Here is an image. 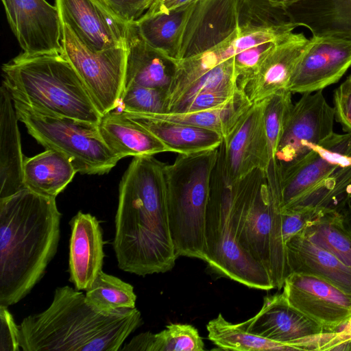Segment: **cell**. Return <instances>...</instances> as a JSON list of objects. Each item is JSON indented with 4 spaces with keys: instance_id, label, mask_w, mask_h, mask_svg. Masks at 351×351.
<instances>
[{
    "instance_id": "1",
    "label": "cell",
    "mask_w": 351,
    "mask_h": 351,
    "mask_svg": "<svg viewBox=\"0 0 351 351\" xmlns=\"http://www.w3.org/2000/svg\"><path fill=\"white\" fill-rule=\"evenodd\" d=\"M165 165L153 156H134L120 182L112 245L123 271L141 276L165 273L178 257L170 229Z\"/></svg>"
},
{
    "instance_id": "2",
    "label": "cell",
    "mask_w": 351,
    "mask_h": 351,
    "mask_svg": "<svg viewBox=\"0 0 351 351\" xmlns=\"http://www.w3.org/2000/svg\"><path fill=\"white\" fill-rule=\"evenodd\" d=\"M56 197L24 187L0 198V304L23 299L40 280L60 239Z\"/></svg>"
},
{
    "instance_id": "3",
    "label": "cell",
    "mask_w": 351,
    "mask_h": 351,
    "mask_svg": "<svg viewBox=\"0 0 351 351\" xmlns=\"http://www.w3.org/2000/svg\"><path fill=\"white\" fill-rule=\"evenodd\" d=\"M142 324L136 307L102 311L80 290L63 286L45 311L22 320L19 341L23 351H119Z\"/></svg>"
},
{
    "instance_id": "4",
    "label": "cell",
    "mask_w": 351,
    "mask_h": 351,
    "mask_svg": "<svg viewBox=\"0 0 351 351\" xmlns=\"http://www.w3.org/2000/svg\"><path fill=\"white\" fill-rule=\"evenodd\" d=\"M2 83L13 100L40 111L99 123L83 81L64 53H21L2 66Z\"/></svg>"
},
{
    "instance_id": "5",
    "label": "cell",
    "mask_w": 351,
    "mask_h": 351,
    "mask_svg": "<svg viewBox=\"0 0 351 351\" xmlns=\"http://www.w3.org/2000/svg\"><path fill=\"white\" fill-rule=\"evenodd\" d=\"M239 242L280 289L290 274L282 232V197L278 170L256 169L235 182Z\"/></svg>"
},
{
    "instance_id": "6",
    "label": "cell",
    "mask_w": 351,
    "mask_h": 351,
    "mask_svg": "<svg viewBox=\"0 0 351 351\" xmlns=\"http://www.w3.org/2000/svg\"><path fill=\"white\" fill-rule=\"evenodd\" d=\"M218 149L179 154L172 164L165 163L169 224L178 256L204 261L206 209Z\"/></svg>"
},
{
    "instance_id": "7",
    "label": "cell",
    "mask_w": 351,
    "mask_h": 351,
    "mask_svg": "<svg viewBox=\"0 0 351 351\" xmlns=\"http://www.w3.org/2000/svg\"><path fill=\"white\" fill-rule=\"evenodd\" d=\"M205 230L204 261L212 271L249 288L274 289L266 270L241 245L235 182L225 180L217 163L211 176Z\"/></svg>"
},
{
    "instance_id": "8",
    "label": "cell",
    "mask_w": 351,
    "mask_h": 351,
    "mask_svg": "<svg viewBox=\"0 0 351 351\" xmlns=\"http://www.w3.org/2000/svg\"><path fill=\"white\" fill-rule=\"evenodd\" d=\"M19 121L45 149L64 154L77 173L103 175L121 159L103 140L98 123L36 110L13 100Z\"/></svg>"
},
{
    "instance_id": "9",
    "label": "cell",
    "mask_w": 351,
    "mask_h": 351,
    "mask_svg": "<svg viewBox=\"0 0 351 351\" xmlns=\"http://www.w3.org/2000/svg\"><path fill=\"white\" fill-rule=\"evenodd\" d=\"M62 45L99 112L104 116L117 108L124 89L127 44L94 51L63 23Z\"/></svg>"
},
{
    "instance_id": "10",
    "label": "cell",
    "mask_w": 351,
    "mask_h": 351,
    "mask_svg": "<svg viewBox=\"0 0 351 351\" xmlns=\"http://www.w3.org/2000/svg\"><path fill=\"white\" fill-rule=\"evenodd\" d=\"M295 163L278 169L282 210L291 208L341 167L351 164V132L333 133Z\"/></svg>"
},
{
    "instance_id": "11",
    "label": "cell",
    "mask_w": 351,
    "mask_h": 351,
    "mask_svg": "<svg viewBox=\"0 0 351 351\" xmlns=\"http://www.w3.org/2000/svg\"><path fill=\"white\" fill-rule=\"evenodd\" d=\"M263 101L252 104L219 147L217 165L225 180L232 184L253 170L267 171L271 161L263 119Z\"/></svg>"
},
{
    "instance_id": "12",
    "label": "cell",
    "mask_w": 351,
    "mask_h": 351,
    "mask_svg": "<svg viewBox=\"0 0 351 351\" xmlns=\"http://www.w3.org/2000/svg\"><path fill=\"white\" fill-rule=\"evenodd\" d=\"M335 112L322 90L302 94L290 110L274 160L280 169L304 157L308 143L320 144L334 133Z\"/></svg>"
},
{
    "instance_id": "13",
    "label": "cell",
    "mask_w": 351,
    "mask_h": 351,
    "mask_svg": "<svg viewBox=\"0 0 351 351\" xmlns=\"http://www.w3.org/2000/svg\"><path fill=\"white\" fill-rule=\"evenodd\" d=\"M311 44L287 86L291 93H311L337 82L351 67V34L327 32Z\"/></svg>"
},
{
    "instance_id": "14",
    "label": "cell",
    "mask_w": 351,
    "mask_h": 351,
    "mask_svg": "<svg viewBox=\"0 0 351 351\" xmlns=\"http://www.w3.org/2000/svg\"><path fill=\"white\" fill-rule=\"evenodd\" d=\"M281 293L288 304L321 325L326 332L338 330L351 317V293L319 277L291 273Z\"/></svg>"
},
{
    "instance_id": "15",
    "label": "cell",
    "mask_w": 351,
    "mask_h": 351,
    "mask_svg": "<svg viewBox=\"0 0 351 351\" xmlns=\"http://www.w3.org/2000/svg\"><path fill=\"white\" fill-rule=\"evenodd\" d=\"M238 29V0H195L182 24L177 60L215 49Z\"/></svg>"
},
{
    "instance_id": "16",
    "label": "cell",
    "mask_w": 351,
    "mask_h": 351,
    "mask_svg": "<svg viewBox=\"0 0 351 351\" xmlns=\"http://www.w3.org/2000/svg\"><path fill=\"white\" fill-rule=\"evenodd\" d=\"M23 52L63 53V24L57 7L45 0H1Z\"/></svg>"
},
{
    "instance_id": "17",
    "label": "cell",
    "mask_w": 351,
    "mask_h": 351,
    "mask_svg": "<svg viewBox=\"0 0 351 351\" xmlns=\"http://www.w3.org/2000/svg\"><path fill=\"white\" fill-rule=\"evenodd\" d=\"M311 41L302 32H292L271 47L250 75L237 80L239 88L252 104L287 88Z\"/></svg>"
},
{
    "instance_id": "18",
    "label": "cell",
    "mask_w": 351,
    "mask_h": 351,
    "mask_svg": "<svg viewBox=\"0 0 351 351\" xmlns=\"http://www.w3.org/2000/svg\"><path fill=\"white\" fill-rule=\"evenodd\" d=\"M62 24L68 25L90 49L125 45L129 25L99 0H55Z\"/></svg>"
},
{
    "instance_id": "19",
    "label": "cell",
    "mask_w": 351,
    "mask_h": 351,
    "mask_svg": "<svg viewBox=\"0 0 351 351\" xmlns=\"http://www.w3.org/2000/svg\"><path fill=\"white\" fill-rule=\"evenodd\" d=\"M239 324L252 333L290 345L296 350L298 341L326 332L321 325L290 306L282 293L265 297L261 310Z\"/></svg>"
},
{
    "instance_id": "20",
    "label": "cell",
    "mask_w": 351,
    "mask_h": 351,
    "mask_svg": "<svg viewBox=\"0 0 351 351\" xmlns=\"http://www.w3.org/2000/svg\"><path fill=\"white\" fill-rule=\"evenodd\" d=\"M69 246V280L77 290H86L102 270L103 233L97 219L79 211L71 220Z\"/></svg>"
},
{
    "instance_id": "21",
    "label": "cell",
    "mask_w": 351,
    "mask_h": 351,
    "mask_svg": "<svg viewBox=\"0 0 351 351\" xmlns=\"http://www.w3.org/2000/svg\"><path fill=\"white\" fill-rule=\"evenodd\" d=\"M126 44L124 89L136 85L168 92L177 60L147 43L134 23L129 25Z\"/></svg>"
},
{
    "instance_id": "22",
    "label": "cell",
    "mask_w": 351,
    "mask_h": 351,
    "mask_svg": "<svg viewBox=\"0 0 351 351\" xmlns=\"http://www.w3.org/2000/svg\"><path fill=\"white\" fill-rule=\"evenodd\" d=\"M19 119L12 96L4 84L0 88V198L24 188Z\"/></svg>"
},
{
    "instance_id": "23",
    "label": "cell",
    "mask_w": 351,
    "mask_h": 351,
    "mask_svg": "<svg viewBox=\"0 0 351 351\" xmlns=\"http://www.w3.org/2000/svg\"><path fill=\"white\" fill-rule=\"evenodd\" d=\"M286 250L290 274L313 275L351 293V269L330 252L300 233L287 242Z\"/></svg>"
},
{
    "instance_id": "24",
    "label": "cell",
    "mask_w": 351,
    "mask_h": 351,
    "mask_svg": "<svg viewBox=\"0 0 351 351\" xmlns=\"http://www.w3.org/2000/svg\"><path fill=\"white\" fill-rule=\"evenodd\" d=\"M98 125L106 145L121 159L170 152L159 139L121 112L104 114Z\"/></svg>"
},
{
    "instance_id": "25",
    "label": "cell",
    "mask_w": 351,
    "mask_h": 351,
    "mask_svg": "<svg viewBox=\"0 0 351 351\" xmlns=\"http://www.w3.org/2000/svg\"><path fill=\"white\" fill-rule=\"evenodd\" d=\"M159 139L170 152L190 154L218 148L223 139L217 131L159 119L147 114L121 111Z\"/></svg>"
},
{
    "instance_id": "26",
    "label": "cell",
    "mask_w": 351,
    "mask_h": 351,
    "mask_svg": "<svg viewBox=\"0 0 351 351\" xmlns=\"http://www.w3.org/2000/svg\"><path fill=\"white\" fill-rule=\"evenodd\" d=\"M77 173L71 160L51 149L25 158L23 167L24 186L37 193L56 197Z\"/></svg>"
},
{
    "instance_id": "27",
    "label": "cell",
    "mask_w": 351,
    "mask_h": 351,
    "mask_svg": "<svg viewBox=\"0 0 351 351\" xmlns=\"http://www.w3.org/2000/svg\"><path fill=\"white\" fill-rule=\"evenodd\" d=\"M298 27L313 36L327 32L351 34V0H304L286 8Z\"/></svg>"
},
{
    "instance_id": "28",
    "label": "cell",
    "mask_w": 351,
    "mask_h": 351,
    "mask_svg": "<svg viewBox=\"0 0 351 351\" xmlns=\"http://www.w3.org/2000/svg\"><path fill=\"white\" fill-rule=\"evenodd\" d=\"M191 3L168 12L143 15L134 23L138 34L150 46L177 60L180 35Z\"/></svg>"
},
{
    "instance_id": "29",
    "label": "cell",
    "mask_w": 351,
    "mask_h": 351,
    "mask_svg": "<svg viewBox=\"0 0 351 351\" xmlns=\"http://www.w3.org/2000/svg\"><path fill=\"white\" fill-rule=\"evenodd\" d=\"M351 269V235L338 210H324L300 232Z\"/></svg>"
},
{
    "instance_id": "30",
    "label": "cell",
    "mask_w": 351,
    "mask_h": 351,
    "mask_svg": "<svg viewBox=\"0 0 351 351\" xmlns=\"http://www.w3.org/2000/svg\"><path fill=\"white\" fill-rule=\"evenodd\" d=\"M204 343L191 324H171L158 333L145 332L134 336L121 351H203Z\"/></svg>"
},
{
    "instance_id": "31",
    "label": "cell",
    "mask_w": 351,
    "mask_h": 351,
    "mask_svg": "<svg viewBox=\"0 0 351 351\" xmlns=\"http://www.w3.org/2000/svg\"><path fill=\"white\" fill-rule=\"evenodd\" d=\"M206 328L209 340L221 350L237 351L296 350L290 345L276 342L252 333L243 328L239 323L233 324L227 321L221 313L208 322Z\"/></svg>"
},
{
    "instance_id": "32",
    "label": "cell",
    "mask_w": 351,
    "mask_h": 351,
    "mask_svg": "<svg viewBox=\"0 0 351 351\" xmlns=\"http://www.w3.org/2000/svg\"><path fill=\"white\" fill-rule=\"evenodd\" d=\"M85 295L92 306L105 312H116L136 307V295L133 286L102 270L92 285L86 290Z\"/></svg>"
},
{
    "instance_id": "33",
    "label": "cell",
    "mask_w": 351,
    "mask_h": 351,
    "mask_svg": "<svg viewBox=\"0 0 351 351\" xmlns=\"http://www.w3.org/2000/svg\"><path fill=\"white\" fill-rule=\"evenodd\" d=\"M236 86L237 77L232 58L222 61L187 86L170 106L168 112H174L200 94Z\"/></svg>"
},
{
    "instance_id": "34",
    "label": "cell",
    "mask_w": 351,
    "mask_h": 351,
    "mask_svg": "<svg viewBox=\"0 0 351 351\" xmlns=\"http://www.w3.org/2000/svg\"><path fill=\"white\" fill-rule=\"evenodd\" d=\"M291 93L280 90L263 101V119L270 158L275 155L293 106Z\"/></svg>"
},
{
    "instance_id": "35",
    "label": "cell",
    "mask_w": 351,
    "mask_h": 351,
    "mask_svg": "<svg viewBox=\"0 0 351 351\" xmlns=\"http://www.w3.org/2000/svg\"><path fill=\"white\" fill-rule=\"evenodd\" d=\"M121 100V111L138 114L167 112L166 90L133 85L123 90Z\"/></svg>"
},
{
    "instance_id": "36",
    "label": "cell",
    "mask_w": 351,
    "mask_h": 351,
    "mask_svg": "<svg viewBox=\"0 0 351 351\" xmlns=\"http://www.w3.org/2000/svg\"><path fill=\"white\" fill-rule=\"evenodd\" d=\"M239 88L237 86L200 94L172 112H189L220 107L232 99Z\"/></svg>"
},
{
    "instance_id": "37",
    "label": "cell",
    "mask_w": 351,
    "mask_h": 351,
    "mask_svg": "<svg viewBox=\"0 0 351 351\" xmlns=\"http://www.w3.org/2000/svg\"><path fill=\"white\" fill-rule=\"evenodd\" d=\"M122 21L130 24L138 21L147 10L152 0H99Z\"/></svg>"
},
{
    "instance_id": "38",
    "label": "cell",
    "mask_w": 351,
    "mask_h": 351,
    "mask_svg": "<svg viewBox=\"0 0 351 351\" xmlns=\"http://www.w3.org/2000/svg\"><path fill=\"white\" fill-rule=\"evenodd\" d=\"M335 119L343 130L351 132V78L349 76L338 88L333 96Z\"/></svg>"
},
{
    "instance_id": "39",
    "label": "cell",
    "mask_w": 351,
    "mask_h": 351,
    "mask_svg": "<svg viewBox=\"0 0 351 351\" xmlns=\"http://www.w3.org/2000/svg\"><path fill=\"white\" fill-rule=\"evenodd\" d=\"M8 307L0 304V351H19V328Z\"/></svg>"
},
{
    "instance_id": "40",
    "label": "cell",
    "mask_w": 351,
    "mask_h": 351,
    "mask_svg": "<svg viewBox=\"0 0 351 351\" xmlns=\"http://www.w3.org/2000/svg\"><path fill=\"white\" fill-rule=\"evenodd\" d=\"M181 0H152L150 5L143 15H151L168 12L180 7Z\"/></svg>"
},
{
    "instance_id": "41",
    "label": "cell",
    "mask_w": 351,
    "mask_h": 351,
    "mask_svg": "<svg viewBox=\"0 0 351 351\" xmlns=\"http://www.w3.org/2000/svg\"><path fill=\"white\" fill-rule=\"evenodd\" d=\"M335 336L341 343L351 348V317L341 330L335 331Z\"/></svg>"
},
{
    "instance_id": "42",
    "label": "cell",
    "mask_w": 351,
    "mask_h": 351,
    "mask_svg": "<svg viewBox=\"0 0 351 351\" xmlns=\"http://www.w3.org/2000/svg\"><path fill=\"white\" fill-rule=\"evenodd\" d=\"M340 213L342 215L343 223L348 230V232L351 235V204L350 202H348L345 206H343L341 210H339Z\"/></svg>"
},
{
    "instance_id": "43",
    "label": "cell",
    "mask_w": 351,
    "mask_h": 351,
    "mask_svg": "<svg viewBox=\"0 0 351 351\" xmlns=\"http://www.w3.org/2000/svg\"><path fill=\"white\" fill-rule=\"evenodd\" d=\"M274 5L287 8L295 3L304 0H267Z\"/></svg>"
},
{
    "instance_id": "44",
    "label": "cell",
    "mask_w": 351,
    "mask_h": 351,
    "mask_svg": "<svg viewBox=\"0 0 351 351\" xmlns=\"http://www.w3.org/2000/svg\"><path fill=\"white\" fill-rule=\"evenodd\" d=\"M350 199H351V193H350Z\"/></svg>"
},
{
    "instance_id": "45",
    "label": "cell",
    "mask_w": 351,
    "mask_h": 351,
    "mask_svg": "<svg viewBox=\"0 0 351 351\" xmlns=\"http://www.w3.org/2000/svg\"><path fill=\"white\" fill-rule=\"evenodd\" d=\"M350 78H351V75H350Z\"/></svg>"
}]
</instances>
